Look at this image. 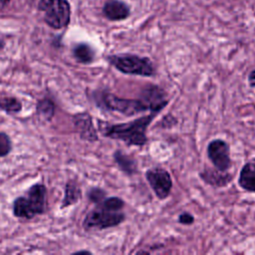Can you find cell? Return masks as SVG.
Wrapping results in <instances>:
<instances>
[{"mask_svg": "<svg viewBox=\"0 0 255 255\" xmlns=\"http://www.w3.org/2000/svg\"><path fill=\"white\" fill-rule=\"evenodd\" d=\"M157 115L158 113L149 112L148 115L120 124L99 121V129L105 137L124 141L128 146L141 147L147 143V128Z\"/></svg>", "mask_w": 255, "mask_h": 255, "instance_id": "1", "label": "cell"}, {"mask_svg": "<svg viewBox=\"0 0 255 255\" xmlns=\"http://www.w3.org/2000/svg\"><path fill=\"white\" fill-rule=\"evenodd\" d=\"M107 61L111 66L125 75L149 78L156 74L154 64L148 57L122 53L109 55L107 57Z\"/></svg>", "mask_w": 255, "mask_h": 255, "instance_id": "2", "label": "cell"}, {"mask_svg": "<svg viewBox=\"0 0 255 255\" xmlns=\"http://www.w3.org/2000/svg\"><path fill=\"white\" fill-rule=\"evenodd\" d=\"M97 106L103 110L117 112L126 117H132L149 111L148 105L139 97L138 99L122 98L110 92H100L95 96Z\"/></svg>", "mask_w": 255, "mask_h": 255, "instance_id": "3", "label": "cell"}, {"mask_svg": "<svg viewBox=\"0 0 255 255\" xmlns=\"http://www.w3.org/2000/svg\"><path fill=\"white\" fill-rule=\"evenodd\" d=\"M46 186L36 183L29 188L26 196H20L13 203V213L16 217L30 219L42 214L46 209Z\"/></svg>", "mask_w": 255, "mask_h": 255, "instance_id": "4", "label": "cell"}, {"mask_svg": "<svg viewBox=\"0 0 255 255\" xmlns=\"http://www.w3.org/2000/svg\"><path fill=\"white\" fill-rule=\"evenodd\" d=\"M38 9L44 12V20L53 29H62L71 20V5L68 0H40Z\"/></svg>", "mask_w": 255, "mask_h": 255, "instance_id": "5", "label": "cell"}, {"mask_svg": "<svg viewBox=\"0 0 255 255\" xmlns=\"http://www.w3.org/2000/svg\"><path fill=\"white\" fill-rule=\"evenodd\" d=\"M126 220V214L122 211L110 210L101 205L91 210L83 221V226L86 230H104L119 226Z\"/></svg>", "mask_w": 255, "mask_h": 255, "instance_id": "6", "label": "cell"}, {"mask_svg": "<svg viewBox=\"0 0 255 255\" xmlns=\"http://www.w3.org/2000/svg\"><path fill=\"white\" fill-rule=\"evenodd\" d=\"M144 177L159 200H164L170 195L173 182L170 173L165 168L159 166L150 167L145 171Z\"/></svg>", "mask_w": 255, "mask_h": 255, "instance_id": "7", "label": "cell"}, {"mask_svg": "<svg viewBox=\"0 0 255 255\" xmlns=\"http://www.w3.org/2000/svg\"><path fill=\"white\" fill-rule=\"evenodd\" d=\"M206 154L212 165L221 171H228L232 166L230 145L222 138L210 140L206 147Z\"/></svg>", "mask_w": 255, "mask_h": 255, "instance_id": "8", "label": "cell"}, {"mask_svg": "<svg viewBox=\"0 0 255 255\" xmlns=\"http://www.w3.org/2000/svg\"><path fill=\"white\" fill-rule=\"evenodd\" d=\"M166 92L156 85H147L140 94V98L148 105L149 112L160 113L169 103Z\"/></svg>", "mask_w": 255, "mask_h": 255, "instance_id": "9", "label": "cell"}, {"mask_svg": "<svg viewBox=\"0 0 255 255\" xmlns=\"http://www.w3.org/2000/svg\"><path fill=\"white\" fill-rule=\"evenodd\" d=\"M73 123L77 132L83 140L95 142L99 140V135L96 127L93 123V118L88 112L76 114L73 117Z\"/></svg>", "mask_w": 255, "mask_h": 255, "instance_id": "10", "label": "cell"}, {"mask_svg": "<svg viewBox=\"0 0 255 255\" xmlns=\"http://www.w3.org/2000/svg\"><path fill=\"white\" fill-rule=\"evenodd\" d=\"M199 178L206 184L215 187V188H222L226 187L232 180L233 174L228 171H221L218 170L213 166L209 167L205 165L198 173Z\"/></svg>", "mask_w": 255, "mask_h": 255, "instance_id": "11", "label": "cell"}, {"mask_svg": "<svg viewBox=\"0 0 255 255\" xmlns=\"http://www.w3.org/2000/svg\"><path fill=\"white\" fill-rule=\"evenodd\" d=\"M104 16L111 21H121L127 19L129 14L128 6L120 0H108L103 7Z\"/></svg>", "mask_w": 255, "mask_h": 255, "instance_id": "12", "label": "cell"}, {"mask_svg": "<svg viewBox=\"0 0 255 255\" xmlns=\"http://www.w3.org/2000/svg\"><path fill=\"white\" fill-rule=\"evenodd\" d=\"M238 185L247 192L255 193V157L250 158L241 167Z\"/></svg>", "mask_w": 255, "mask_h": 255, "instance_id": "13", "label": "cell"}, {"mask_svg": "<svg viewBox=\"0 0 255 255\" xmlns=\"http://www.w3.org/2000/svg\"><path fill=\"white\" fill-rule=\"evenodd\" d=\"M113 157L119 169L126 175L132 176L137 173L138 163L133 156L127 154L121 149H117L114 151Z\"/></svg>", "mask_w": 255, "mask_h": 255, "instance_id": "14", "label": "cell"}, {"mask_svg": "<svg viewBox=\"0 0 255 255\" xmlns=\"http://www.w3.org/2000/svg\"><path fill=\"white\" fill-rule=\"evenodd\" d=\"M75 59L82 64H91L95 60L96 52L93 47L87 43H79L73 49Z\"/></svg>", "mask_w": 255, "mask_h": 255, "instance_id": "15", "label": "cell"}, {"mask_svg": "<svg viewBox=\"0 0 255 255\" xmlns=\"http://www.w3.org/2000/svg\"><path fill=\"white\" fill-rule=\"evenodd\" d=\"M82 197L81 187L75 181H68L65 186V197L62 203V208L77 203Z\"/></svg>", "mask_w": 255, "mask_h": 255, "instance_id": "16", "label": "cell"}, {"mask_svg": "<svg viewBox=\"0 0 255 255\" xmlns=\"http://www.w3.org/2000/svg\"><path fill=\"white\" fill-rule=\"evenodd\" d=\"M37 113L46 121H51L55 114V104L50 99H43L37 104Z\"/></svg>", "mask_w": 255, "mask_h": 255, "instance_id": "17", "label": "cell"}, {"mask_svg": "<svg viewBox=\"0 0 255 255\" xmlns=\"http://www.w3.org/2000/svg\"><path fill=\"white\" fill-rule=\"evenodd\" d=\"M22 109L21 102L14 97H3L0 98V110L6 113L16 114Z\"/></svg>", "mask_w": 255, "mask_h": 255, "instance_id": "18", "label": "cell"}, {"mask_svg": "<svg viewBox=\"0 0 255 255\" xmlns=\"http://www.w3.org/2000/svg\"><path fill=\"white\" fill-rule=\"evenodd\" d=\"M97 205H101L103 207H106L110 210L114 211H122L125 207L126 203L123 198L119 196H107L102 202H100Z\"/></svg>", "mask_w": 255, "mask_h": 255, "instance_id": "19", "label": "cell"}, {"mask_svg": "<svg viewBox=\"0 0 255 255\" xmlns=\"http://www.w3.org/2000/svg\"><path fill=\"white\" fill-rule=\"evenodd\" d=\"M107 197V192L100 187H92L88 192V198L91 202L95 203L96 205L102 202Z\"/></svg>", "mask_w": 255, "mask_h": 255, "instance_id": "20", "label": "cell"}, {"mask_svg": "<svg viewBox=\"0 0 255 255\" xmlns=\"http://www.w3.org/2000/svg\"><path fill=\"white\" fill-rule=\"evenodd\" d=\"M12 148V142L8 134L0 132V157L7 155Z\"/></svg>", "mask_w": 255, "mask_h": 255, "instance_id": "21", "label": "cell"}, {"mask_svg": "<svg viewBox=\"0 0 255 255\" xmlns=\"http://www.w3.org/2000/svg\"><path fill=\"white\" fill-rule=\"evenodd\" d=\"M177 221L181 225H192L195 221V217L190 212L183 211L178 215Z\"/></svg>", "mask_w": 255, "mask_h": 255, "instance_id": "22", "label": "cell"}, {"mask_svg": "<svg viewBox=\"0 0 255 255\" xmlns=\"http://www.w3.org/2000/svg\"><path fill=\"white\" fill-rule=\"evenodd\" d=\"M247 81H248V85L250 88H255V69H253L249 72Z\"/></svg>", "mask_w": 255, "mask_h": 255, "instance_id": "23", "label": "cell"}, {"mask_svg": "<svg viewBox=\"0 0 255 255\" xmlns=\"http://www.w3.org/2000/svg\"><path fill=\"white\" fill-rule=\"evenodd\" d=\"M11 0H0V12L6 8Z\"/></svg>", "mask_w": 255, "mask_h": 255, "instance_id": "24", "label": "cell"}, {"mask_svg": "<svg viewBox=\"0 0 255 255\" xmlns=\"http://www.w3.org/2000/svg\"><path fill=\"white\" fill-rule=\"evenodd\" d=\"M3 46H4V42L0 39V49H2V47H3Z\"/></svg>", "mask_w": 255, "mask_h": 255, "instance_id": "25", "label": "cell"}]
</instances>
